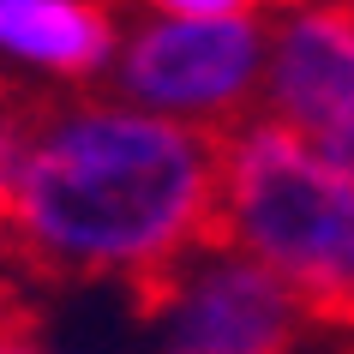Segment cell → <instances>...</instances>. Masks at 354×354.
Instances as JSON below:
<instances>
[{"mask_svg": "<svg viewBox=\"0 0 354 354\" xmlns=\"http://www.w3.org/2000/svg\"><path fill=\"white\" fill-rule=\"evenodd\" d=\"M223 138L132 102L0 114V234L37 270L150 282L216 246Z\"/></svg>", "mask_w": 354, "mask_h": 354, "instance_id": "6da1fadb", "label": "cell"}, {"mask_svg": "<svg viewBox=\"0 0 354 354\" xmlns=\"http://www.w3.org/2000/svg\"><path fill=\"white\" fill-rule=\"evenodd\" d=\"M216 241L282 277L313 318L354 324V187L313 138L264 114L223 132Z\"/></svg>", "mask_w": 354, "mask_h": 354, "instance_id": "7a4b0ae2", "label": "cell"}, {"mask_svg": "<svg viewBox=\"0 0 354 354\" xmlns=\"http://www.w3.org/2000/svg\"><path fill=\"white\" fill-rule=\"evenodd\" d=\"M264 48H270V30L259 19H223V24L150 19L120 48L114 84L132 109L223 138L259 109Z\"/></svg>", "mask_w": 354, "mask_h": 354, "instance_id": "3957f363", "label": "cell"}, {"mask_svg": "<svg viewBox=\"0 0 354 354\" xmlns=\"http://www.w3.org/2000/svg\"><path fill=\"white\" fill-rule=\"evenodd\" d=\"M138 300L162 324V354H288L313 324L288 282L223 241L138 282Z\"/></svg>", "mask_w": 354, "mask_h": 354, "instance_id": "277c9868", "label": "cell"}, {"mask_svg": "<svg viewBox=\"0 0 354 354\" xmlns=\"http://www.w3.org/2000/svg\"><path fill=\"white\" fill-rule=\"evenodd\" d=\"M264 120L324 145L354 120V0H288L264 48Z\"/></svg>", "mask_w": 354, "mask_h": 354, "instance_id": "5b68a950", "label": "cell"}, {"mask_svg": "<svg viewBox=\"0 0 354 354\" xmlns=\"http://www.w3.org/2000/svg\"><path fill=\"white\" fill-rule=\"evenodd\" d=\"M0 55L55 78H96L120 60L102 0H0Z\"/></svg>", "mask_w": 354, "mask_h": 354, "instance_id": "8992f818", "label": "cell"}, {"mask_svg": "<svg viewBox=\"0 0 354 354\" xmlns=\"http://www.w3.org/2000/svg\"><path fill=\"white\" fill-rule=\"evenodd\" d=\"M156 19H187V24H223V19H259L264 6L288 0H145Z\"/></svg>", "mask_w": 354, "mask_h": 354, "instance_id": "52a82bcc", "label": "cell"}, {"mask_svg": "<svg viewBox=\"0 0 354 354\" xmlns=\"http://www.w3.org/2000/svg\"><path fill=\"white\" fill-rule=\"evenodd\" d=\"M318 150H324V162H330L336 174H342V180L354 187V120H348V127H336V132H330V138H324Z\"/></svg>", "mask_w": 354, "mask_h": 354, "instance_id": "ba28073f", "label": "cell"}, {"mask_svg": "<svg viewBox=\"0 0 354 354\" xmlns=\"http://www.w3.org/2000/svg\"><path fill=\"white\" fill-rule=\"evenodd\" d=\"M0 354H19V342H12V324L0 318Z\"/></svg>", "mask_w": 354, "mask_h": 354, "instance_id": "9c48e42d", "label": "cell"}, {"mask_svg": "<svg viewBox=\"0 0 354 354\" xmlns=\"http://www.w3.org/2000/svg\"><path fill=\"white\" fill-rule=\"evenodd\" d=\"M19 354H30V348H19Z\"/></svg>", "mask_w": 354, "mask_h": 354, "instance_id": "30bf717a", "label": "cell"}]
</instances>
